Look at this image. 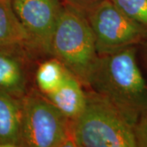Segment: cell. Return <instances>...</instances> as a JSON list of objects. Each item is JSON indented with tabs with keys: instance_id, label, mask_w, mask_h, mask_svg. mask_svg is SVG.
<instances>
[{
	"instance_id": "1",
	"label": "cell",
	"mask_w": 147,
	"mask_h": 147,
	"mask_svg": "<svg viewBox=\"0 0 147 147\" xmlns=\"http://www.w3.org/2000/svg\"><path fill=\"white\" fill-rule=\"evenodd\" d=\"M87 88L110 101L135 126L147 111V83L137 63L136 45L99 56Z\"/></svg>"
},
{
	"instance_id": "2",
	"label": "cell",
	"mask_w": 147,
	"mask_h": 147,
	"mask_svg": "<svg viewBox=\"0 0 147 147\" xmlns=\"http://www.w3.org/2000/svg\"><path fill=\"white\" fill-rule=\"evenodd\" d=\"M75 147H136L134 127L110 101L87 91L84 110L71 121Z\"/></svg>"
},
{
	"instance_id": "3",
	"label": "cell",
	"mask_w": 147,
	"mask_h": 147,
	"mask_svg": "<svg viewBox=\"0 0 147 147\" xmlns=\"http://www.w3.org/2000/svg\"><path fill=\"white\" fill-rule=\"evenodd\" d=\"M50 57L58 60L87 88L99 54L85 13L64 4L53 34Z\"/></svg>"
},
{
	"instance_id": "4",
	"label": "cell",
	"mask_w": 147,
	"mask_h": 147,
	"mask_svg": "<svg viewBox=\"0 0 147 147\" xmlns=\"http://www.w3.org/2000/svg\"><path fill=\"white\" fill-rule=\"evenodd\" d=\"M21 103V146L75 147L71 121L40 91L27 92Z\"/></svg>"
},
{
	"instance_id": "5",
	"label": "cell",
	"mask_w": 147,
	"mask_h": 147,
	"mask_svg": "<svg viewBox=\"0 0 147 147\" xmlns=\"http://www.w3.org/2000/svg\"><path fill=\"white\" fill-rule=\"evenodd\" d=\"M86 15L99 56L137 46L147 36V28L126 16L110 0H104Z\"/></svg>"
},
{
	"instance_id": "6",
	"label": "cell",
	"mask_w": 147,
	"mask_h": 147,
	"mask_svg": "<svg viewBox=\"0 0 147 147\" xmlns=\"http://www.w3.org/2000/svg\"><path fill=\"white\" fill-rule=\"evenodd\" d=\"M18 19L29 38L30 53L50 57L53 34L64 3L61 0H11Z\"/></svg>"
},
{
	"instance_id": "7",
	"label": "cell",
	"mask_w": 147,
	"mask_h": 147,
	"mask_svg": "<svg viewBox=\"0 0 147 147\" xmlns=\"http://www.w3.org/2000/svg\"><path fill=\"white\" fill-rule=\"evenodd\" d=\"M22 48L0 49V92L21 99L26 94L27 71Z\"/></svg>"
},
{
	"instance_id": "8",
	"label": "cell",
	"mask_w": 147,
	"mask_h": 147,
	"mask_svg": "<svg viewBox=\"0 0 147 147\" xmlns=\"http://www.w3.org/2000/svg\"><path fill=\"white\" fill-rule=\"evenodd\" d=\"M84 88L81 81L68 71L57 89L45 96L72 121L81 114L86 104L87 91Z\"/></svg>"
},
{
	"instance_id": "9",
	"label": "cell",
	"mask_w": 147,
	"mask_h": 147,
	"mask_svg": "<svg viewBox=\"0 0 147 147\" xmlns=\"http://www.w3.org/2000/svg\"><path fill=\"white\" fill-rule=\"evenodd\" d=\"M21 143V99L0 92V147H18Z\"/></svg>"
},
{
	"instance_id": "10",
	"label": "cell",
	"mask_w": 147,
	"mask_h": 147,
	"mask_svg": "<svg viewBox=\"0 0 147 147\" xmlns=\"http://www.w3.org/2000/svg\"><path fill=\"white\" fill-rule=\"evenodd\" d=\"M29 38L11 0H0V49L26 48Z\"/></svg>"
},
{
	"instance_id": "11",
	"label": "cell",
	"mask_w": 147,
	"mask_h": 147,
	"mask_svg": "<svg viewBox=\"0 0 147 147\" xmlns=\"http://www.w3.org/2000/svg\"><path fill=\"white\" fill-rule=\"evenodd\" d=\"M68 70L56 58L50 57L39 64L35 73L38 90L47 95L54 92L62 84Z\"/></svg>"
},
{
	"instance_id": "12",
	"label": "cell",
	"mask_w": 147,
	"mask_h": 147,
	"mask_svg": "<svg viewBox=\"0 0 147 147\" xmlns=\"http://www.w3.org/2000/svg\"><path fill=\"white\" fill-rule=\"evenodd\" d=\"M131 20L147 28V0H110Z\"/></svg>"
},
{
	"instance_id": "13",
	"label": "cell",
	"mask_w": 147,
	"mask_h": 147,
	"mask_svg": "<svg viewBox=\"0 0 147 147\" xmlns=\"http://www.w3.org/2000/svg\"><path fill=\"white\" fill-rule=\"evenodd\" d=\"M134 135L137 147H147V111L140 116L136 123Z\"/></svg>"
},
{
	"instance_id": "14",
	"label": "cell",
	"mask_w": 147,
	"mask_h": 147,
	"mask_svg": "<svg viewBox=\"0 0 147 147\" xmlns=\"http://www.w3.org/2000/svg\"><path fill=\"white\" fill-rule=\"evenodd\" d=\"M65 5L72 7L87 14L104 0H61Z\"/></svg>"
},
{
	"instance_id": "15",
	"label": "cell",
	"mask_w": 147,
	"mask_h": 147,
	"mask_svg": "<svg viewBox=\"0 0 147 147\" xmlns=\"http://www.w3.org/2000/svg\"><path fill=\"white\" fill-rule=\"evenodd\" d=\"M142 46H143V53H144V58L147 64V36L146 38L142 42Z\"/></svg>"
}]
</instances>
